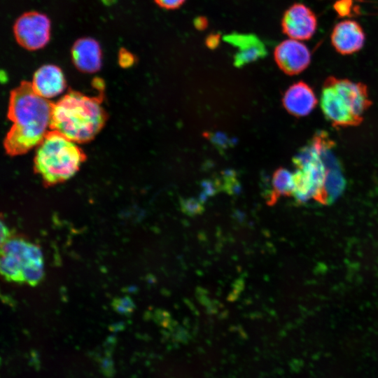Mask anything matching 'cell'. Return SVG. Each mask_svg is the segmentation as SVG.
Instances as JSON below:
<instances>
[{
    "mask_svg": "<svg viewBox=\"0 0 378 378\" xmlns=\"http://www.w3.org/2000/svg\"><path fill=\"white\" fill-rule=\"evenodd\" d=\"M118 60L122 67H129L134 63L135 57L125 48H121L118 51Z\"/></svg>",
    "mask_w": 378,
    "mask_h": 378,
    "instance_id": "19",
    "label": "cell"
},
{
    "mask_svg": "<svg viewBox=\"0 0 378 378\" xmlns=\"http://www.w3.org/2000/svg\"><path fill=\"white\" fill-rule=\"evenodd\" d=\"M272 185V191L269 197V204H274L280 196L293 195V174L288 169L280 167L273 174Z\"/></svg>",
    "mask_w": 378,
    "mask_h": 378,
    "instance_id": "15",
    "label": "cell"
},
{
    "mask_svg": "<svg viewBox=\"0 0 378 378\" xmlns=\"http://www.w3.org/2000/svg\"><path fill=\"white\" fill-rule=\"evenodd\" d=\"M282 103L289 113L295 117H303L313 111L317 104V99L308 84L299 81L287 89Z\"/></svg>",
    "mask_w": 378,
    "mask_h": 378,
    "instance_id": "11",
    "label": "cell"
},
{
    "mask_svg": "<svg viewBox=\"0 0 378 378\" xmlns=\"http://www.w3.org/2000/svg\"><path fill=\"white\" fill-rule=\"evenodd\" d=\"M70 53L74 65L83 73H95L102 67V47L94 38L84 36L76 39L72 44Z\"/></svg>",
    "mask_w": 378,
    "mask_h": 378,
    "instance_id": "10",
    "label": "cell"
},
{
    "mask_svg": "<svg viewBox=\"0 0 378 378\" xmlns=\"http://www.w3.org/2000/svg\"><path fill=\"white\" fill-rule=\"evenodd\" d=\"M334 145L326 132H319L293 158L298 169L293 174V196L296 202L303 203L312 198L328 204L342 194L345 181L332 152Z\"/></svg>",
    "mask_w": 378,
    "mask_h": 378,
    "instance_id": "1",
    "label": "cell"
},
{
    "mask_svg": "<svg viewBox=\"0 0 378 378\" xmlns=\"http://www.w3.org/2000/svg\"><path fill=\"white\" fill-rule=\"evenodd\" d=\"M102 1L107 5L113 4L115 0H102Z\"/></svg>",
    "mask_w": 378,
    "mask_h": 378,
    "instance_id": "25",
    "label": "cell"
},
{
    "mask_svg": "<svg viewBox=\"0 0 378 378\" xmlns=\"http://www.w3.org/2000/svg\"><path fill=\"white\" fill-rule=\"evenodd\" d=\"M21 255L24 284L32 286L38 285L44 276L43 258L40 247L26 241Z\"/></svg>",
    "mask_w": 378,
    "mask_h": 378,
    "instance_id": "14",
    "label": "cell"
},
{
    "mask_svg": "<svg viewBox=\"0 0 378 378\" xmlns=\"http://www.w3.org/2000/svg\"><path fill=\"white\" fill-rule=\"evenodd\" d=\"M195 24L197 29H203L206 26V20L203 18H198L196 19Z\"/></svg>",
    "mask_w": 378,
    "mask_h": 378,
    "instance_id": "24",
    "label": "cell"
},
{
    "mask_svg": "<svg viewBox=\"0 0 378 378\" xmlns=\"http://www.w3.org/2000/svg\"><path fill=\"white\" fill-rule=\"evenodd\" d=\"M208 137L216 146L226 148L230 143V141L224 134L219 133L209 134Z\"/></svg>",
    "mask_w": 378,
    "mask_h": 378,
    "instance_id": "20",
    "label": "cell"
},
{
    "mask_svg": "<svg viewBox=\"0 0 378 378\" xmlns=\"http://www.w3.org/2000/svg\"><path fill=\"white\" fill-rule=\"evenodd\" d=\"M352 4V0H337L333 4V8L340 16L346 17L350 15Z\"/></svg>",
    "mask_w": 378,
    "mask_h": 378,
    "instance_id": "18",
    "label": "cell"
},
{
    "mask_svg": "<svg viewBox=\"0 0 378 378\" xmlns=\"http://www.w3.org/2000/svg\"><path fill=\"white\" fill-rule=\"evenodd\" d=\"M274 59L286 74L293 76L304 71L311 62V52L305 44L289 38L281 42L274 50Z\"/></svg>",
    "mask_w": 378,
    "mask_h": 378,
    "instance_id": "8",
    "label": "cell"
},
{
    "mask_svg": "<svg viewBox=\"0 0 378 378\" xmlns=\"http://www.w3.org/2000/svg\"><path fill=\"white\" fill-rule=\"evenodd\" d=\"M186 0H154L161 8L165 9H175L181 6Z\"/></svg>",
    "mask_w": 378,
    "mask_h": 378,
    "instance_id": "21",
    "label": "cell"
},
{
    "mask_svg": "<svg viewBox=\"0 0 378 378\" xmlns=\"http://www.w3.org/2000/svg\"><path fill=\"white\" fill-rule=\"evenodd\" d=\"M13 34L15 41L22 48L38 50L46 46L50 40L51 20L42 12H24L14 22Z\"/></svg>",
    "mask_w": 378,
    "mask_h": 378,
    "instance_id": "5",
    "label": "cell"
},
{
    "mask_svg": "<svg viewBox=\"0 0 378 378\" xmlns=\"http://www.w3.org/2000/svg\"><path fill=\"white\" fill-rule=\"evenodd\" d=\"M219 42V37L218 35L212 34L206 38V45L211 48H216Z\"/></svg>",
    "mask_w": 378,
    "mask_h": 378,
    "instance_id": "23",
    "label": "cell"
},
{
    "mask_svg": "<svg viewBox=\"0 0 378 378\" xmlns=\"http://www.w3.org/2000/svg\"><path fill=\"white\" fill-rule=\"evenodd\" d=\"M113 309L120 314H130L133 312L134 304L129 297L115 299L112 303Z\"/></svg>",
    "mask_w": 378,
    "mask_h": 378,
    "instance_id": "17",
    "label": "cell"
},
{
    "mask_svg": "<svg viewBox=\"0 0 378 378\" xmlns=\"http://www.w3.org/2000/svg\"><path fill=\"white\" fill-rule=\"evenodd\" d=\"M224 39L237 48V52L234 56L236 67L255 62L267 54L263 43L255 35L232 34L225 36Z\"/></svg>",
    "mask_w": 378,
    "mask_h": 378,
    "instance_id": "13",
    "label": "cell"
},
{
    "mask_svg": "<svg viewBox=\"0 0 378 378\" xmlns=\"http://www.w3.org/2000/svg\"><path fill=\"white\" fill-rule=\"evenodd\" d=\"M31 85L37 94L48 99L61 94L66 82L62 70L57 65L48 64L34 72Z\"/></svg>",
    "mask_w": 378,
    "mask_h": 378,
    "instance_id": "12",
    "label": "cell"
},
{
    "mask_svg": "<svg viewBox=\"0 0 378 378\" xmlns=\"http://www.w3.org/2000/svg\"><path fill=\"white\" fill-rule=\"evenodd\" d=\"M11 237L10 232L6 225L1 222V244H3L6 240Z\"/></svg>",
    "mask_w": 378,
    "mask_h": 378,
    "instance_id": "22",
    "label": "cell"
},
{
    "mask_svg": "<svg viewBox=\"0 0 378 378\" xmlns=\"http://www.w3.org/2000/svg\"><path fill=\"white\" fill-rule=\"evenodd\" d=\"M318 26L317 18L313 10L301 3L291 5L281 19L283 32L290 38L298 41L309 40Z\"/></svg>",
    "mask_w": 378,
    "mask_h": 378,
    "instance_id": "7",
    "label": "cell"
},
{
    "mask_svg": "<svg viewBox=\"0 0 378 378\" xmlns=\"http://www.w3.org/2000/svg\"><path fill=\"white\" fill-rule=\"evenodd\" d=\"M331 44L341 55H351L364 46L365 34L361 25L353 20H344L335 25L330 35Z\"/></svg>",
    "mask_w": 378,
    "mask_h": 378,
    "instance_id": "9",
    "label": "cell"
},
{
    "mask_svg": "<svg viewBox=\"0 0 378 378\" xmlns=\"http://www.w3.org/2000/svg\"><path fill=\"white\" fill-rule=\"evenodd\" d=\"M106 120L101 99L70 91L53 104L51 130L76 143L90 141Z\"/></svg>",
    "mask_w": 378,
    "mask_h": 378,
    "instance_id": "3",
    "label": "cell"
},
{
    "mask_svg": "<svg viewBox=\"0 0 378 378\" xmlns=\"http://www.w3.org/2000/svg\"><path fill=\"white\" fill-rule=\"evenodd\" d=\"M201 200H197L195 198H188L182 200L181 202V207L183 213L193 216L202 214L204 210V206Z\"/></svg>",
    "mask_w": 378,
    "mask_h": 378,
    "instance_id": "16",
    "label": "cell"
},
{
    "mask_svg": "<svg viewBox=\"0 0 378 378\" xmlns=\"http://www.w3.org/2000/svg\"><path fill=\"white\" fill-rule=\"evenodd\" d=\"M37 146L34 171L46 186L55 185L72 177L86 158L76 142L53 130Z\"/></svg>",
    "mask_w": 378,
    "mask_h": 378,
    "instance_id": "4",
    "label": "cell"
},
{
    "mask_svg": "<svg viewBox=\"0 0 378 378\" xmlns=\"http://www.w3.org/2000/svg\"><path fill=\"white\" fill-rule=\"evenodd\" d=\"M321 106L325 117L335 127L356 126L363 121V118L355 113L348 99L335 88L328 77L323 85Z\"/></svg>",
    "mask_w": 378,
    "mask_h": 378,
    "instance_id": "6",
    "label": "cell"
},
{
    "mask_svg": "<svg viewBox=\"0 0 378 378\" xmlns=\"http://www.w3.org/2000/svg\"><path fill=\"white\" fill-rule=\"evenodd\" d=\"M53 104L23 81L11 91L8 118L13 125L4 140L10 155L24 154L38 146L51 129Z\"/></svg>",
    "mask_w": 378,
    "mask_h": 378,
    "instance_id": "2",
    "label": "cell"
}]
</instances>
